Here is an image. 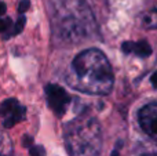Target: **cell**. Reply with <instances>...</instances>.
I'll return each instance as SVG.
<instances>
[{"label":"cell","mask_w":157,"mask_h":156,"mask_svg":"<svg viewBox=\"0 0 157 156\" xmlns=\"http://www.w3.org/2000/svg\"><path fill=\"white\" fill-rule=\"evenodd\" d=\"M73 79L71 84L90 94L105 96L113 86V72L102 51L90 49L80 53L72 62Z\"/></svg>","instance_id":"1"},{"label":"cell","mask_w":157,"mask_h":156,"mask_svg":"<svg viewBox=\"0 0 157 156\" xmlns=\"http://www.w3.org/2000/svg\"><path fill=\"white\" fill-rule=\"evenodd\" d=\"M66 130V144L71 156H98L101 149V133L94 119L81 118L71 122Z\"/></svg>","instance_id":"2"},{"label":"cell","mask_w":157,"mask_h":156,"mask_svg":"<svg viewBox=\"0 0 157 156\" xmlns=\"http://www.w3.org/2000/svg\"><path fill=\"white\" fill-rule=\"evenodd\" d=\"M46 94L48 107L54 111L57 116H62L71 102V96L58 84H47Z\"/></svg>","instance_id":"3"},{"label":"cell","mask_w":157,"mask_h":156,"mask_svg":"<svg viewBox=\"0 0 157 156\" xmlns=\"http://www.w3.org/2000/svg\"><path fill=\"white\" fill-rule=\"evenodd\" d=\"M0 116L3 118L4 127H13L25 118V108L21 107L15 98L6 99L0 105Z\"/></svg>","instance_id":"4"},{"label":"cell","mask_w":157,"mask_h":156,"mask_svg":"<svg viewBox=\"0 0 157 156\" xmlns=\"http://www.w3.org/2000/svg\"><path fill=\"white\" fill-rule=\"evenodd\" d=\"M139 124L150 138L157 141V102L147 104L139 111Z\"/></svg>","instance_id":"5"},{"label":"cell","mask_w":157,"mask_h":156,"mask_svg":"<svg viewBox=\"0 0 157 156\" xmlns=\"http://www.w3.org/2000/svg\"><path fill=\"white\" fill-rule=\"evenodd\" d=\"M121 50L125 53V54H130V53H134L138 57H149L152 54V47L147 43L146 40H141V41H124L121 46Z\"/></svg>","instance_id":"6"},{"label":"cell","mask_w":157,"mask_h":156,"mask_svg":"<svg viewBox=\"0 0 157 156\" xmlns=\"http://www.w3.org/2000/svg\"><path fill=\"white\" fill-rule=\"evenodd\" d=\"M144 25L147 29H157V8L149 11L144 17Z\"/></svg>","instance_id":"7"},{"label":"cell","mask_w":157,"mask_h":156,"mask_svg":"<svg viewBox=\"0 0 157 156\" xmlns=\"http://www.w3.org/2000/svg\"><path fill=\"white\" fill-rule=\"evenodd\" d=\"M25 22H26V18H25V15H22V14H21V17L18 18V21L14 24V32H13V35H18L19 32H22V29L25 28Z\"/></svg>","instance_id":"8"},{"label":"cell","mask_w":157,"mask_h":156,"mask_svg":"<svg viewBox=\"0 0 157 156\" xmlns=\"http://www.w3.org/2000/svg\"><path fill=\"white\" fill-rule=\"evenodd\" d=\"M30 156H46V149L41 145H33L29 148Z\"/></svg>","instance_id":"9"},{"label":"cell","mask_w":157,"mask_h":156,"mask_svg":"<svg viewBox=\"0 0 157 156\" xmlns=\"http://www.w3.org/2000/svg\"><path fill=\"white\" fill-rule=\"evenodd\" d=\"M11 26L13 24L10 18H0V33H7Z\"/></svg>","instance_id":"10"},{"label":"cell","mask_w":157,"mask_h":156,"mask_svg":"<svg viewBox=\"0 0 157 156\" xmlns=\"http://www.w3.org/2000/svg\"><path fill=\"white\" fill-rule=\"evenodd\" d=\"M29 7H30V2H29V0H21V2H19V6H18V11L21 14H24Z\"/></svg>","instance_id":"11"},{"label":"cell","mask_w":157,"mask_h":156,"mask_svg":"<svg viewBox=\"0 0 157 156\" xmlns=\"http://www.w3.org/2000/svg\"><path fill=\"white\" fill-rule=\"evenodd\" d=\"M32 144H33V138L30 137V135L25 134L24 135V140H22V145H24L25 148H30V146H32Z\"/></svg>","instance_id":"12"},{"label":"cell","mask_w":157,"mask_h":156,"mask_svg":"<svg viewBox=\"0 0 157 156\" xmlns=\"http://www.w3.org/2000/svg\"><path fill=\"white\" fill-rule=\"evenodd\" d=\"M136 156H157V151H145L138 154Z\"/></svg>","instance_id":"13"},{"label":"cell","mask_w":157,"mask_h":156,"mask_svg":"<svg viewBox=\"0 0 157 156\" xmlns=\"http://www.w3.org/2000/svg\"><path fill=\"white\" fill-rule=\"evenodd\" d=\"M150 82H152L153 87L157 88V72H155V73L152 75V77H150Z\"/></svg>","instance_id":"14"},{"label":"cell","mask_w":157,"mask_h":156,"mask_svg":"<svg viewBox=\"0 0 157 156\" xmlns=\"http://www.w3.org/2000/svg\"><path fill=\"white\" fill-rule=\"evenodd\" d=\"M6 10H7V6H6L3 2H0V15H4Z\"/></svg>","instance_id":"15"},{"label":"cell","mask_w":157,"mask_h":156,"mask_svg":"<svg viewBox=\"0 0 157 156\" xmlns=\"http://www.w3.org/2000/svg\"><path fill=\"white\" fill-rule=\"evenodd\" d=\"M112 156H120L119 155V151H117V149H116V151H113V152H112Z\"/></svg>","instance_id":"16"}]
</instances>
